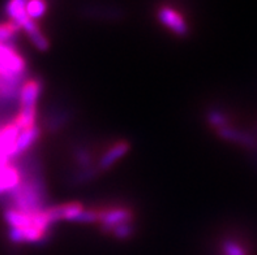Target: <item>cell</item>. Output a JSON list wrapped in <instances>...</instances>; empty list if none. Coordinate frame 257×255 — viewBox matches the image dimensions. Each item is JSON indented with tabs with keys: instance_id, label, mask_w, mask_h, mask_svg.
Listing matches in <instances>:
<instances>
[{
	"instance_id": "obj_1",
	"label": "cell",
	"mask_w": 257,
	"mask_h": 255,
	"mask_svg": "<svg viewBox=\"0 0 257 255\" xmlns=\"http://www.w3.org/2000/svg\"><path fill=\"white\" fill-rule=\"evenodd\" d=\"M13 204L19 211L23 212H39L43 211L45 204V189L42 184L36 178L21 180V184L11 193Z\"/></svg>"
},
{
	"instance_id": "obj_2",
	"label": "cell",
	"mask_w": 257,
	"mask_h": 255,
	"mask_svg": "<svg viewBox=\"0 0 257 255\" xmlns=\"http://www.w3.org/2000/svg\"><path fill=\"white\" fill-rule=\"evenodd\" d=\"M26 72L24 58L8 43H0V78L23 80Z\"/></svg>"
},
{
	"instance_id": "obj_3",
	"label": "cell",
	"mask_w": 257,
	"mask_h": 255,
	"mask_svg": "<svg viewBox=\"0 0 257 255\" xmlns=\"http://www.w3.org/2000/svg\"><path fill=\"white\" fill-rule=\"evenodd\" d=\"M99 213V221L104 230H112L123 224H130L132 221L134 213L132 211L124 207H112V208H103L98 210Z\"/></svg>"
},
{
	"instance_id": "obj_4",
	"label": "cell",
	"mask_w": 257,
	"mask_h": 255,
	"mask_svg": "<svg viewBox=\"0 0 257 255\" xmlns=\"http://www.w3.org/2000/svg\"><path fill=\"white\" fill-rule=\"evenodd\" d=\"M158 20L163 26H166L174 34L179 37H186L188 34V25H187L186 19L183 17L180 12L169 6H162L158 10Z\"/></svg>"
},
{
	"instance_id": "obj_5",
	"label": "cell",
	"mask_w": 257,
	"mask_h": 255,
	"mask_svg": "<svg viewBox=\"0 0 257 255\" xmlns=\"http://www.w3.org/2000/svg\"><path fill=\"white\" fill-rule=\"evenodd\" d=\"M39 94H41V82L38 80H29L24 82L19 94L20 110L37 108Z\"/></svg>"
},
{
	"instance_id": "obj_6",
	"label": "cell",
	"mask_w": 257,
	"mask_h": 255,
	"mask_svg": "<svg viewBox=\"0 0 257 255\" xmlns=\"http://www.w3.org/2000/svg\"><path fill=\"white\" fill-rule=\"evenodd\" d=\"M23 176L19 168L13 167L11 163H2L0 164V195L6 193H12L20 184Z\"/></svg>"
},
{
	"instance_id": "obj_7",
	"label": "cell",
	"mask_w": 257,
	"mask_h": 255,
	"mask_svg": "<svg viewBox=\"0 0 257 255\" xmlns=\"http://www.w3.org/2000/svg\"><path fill=\"white\" fill-rule=\"evenodd\" d=\"M128 151H130V143L125 142V141H119V142L114 143L101 156L99 162H98V168L101 171H106V169L111 168L115 163H117L121 158L127 155Z\"/></svg>"
},
{
	"instance_id": "obj_8",
	"label": "cell",
	"mask_w": 257,
	"mask_h": 255,
	"mask_svg": "<svg viewBox=\"0 0 257 255\" xmlns=\"http://www.w3.org/2000/svg\"><path fill=\"white\" fill-rule=\"evenodd\" d=\"M39 136H41V129L38 125L21 130L16 139V143H15V158L23 155L24 152L28 151L38 141Z\"/></svg>"
},
{
	"instance_id": "obj_9",
	"label": "cell",
	"mask_w": 257,
	"mask_h": 255,
	"mask_svg": "<svg viewBox=\"0 0 257 255\" xmlns=\"http://www.w3.org/2000/svg\"><path fill=\"white\" fill-rule=\"evenodd\" d=\"M25 6L26 2H24V0H13V2H10L6 6L7 15L10 16L11 21H13L16 25L20 26V29H21V25L25 23L26 20L30 19L26 15Z\"/></svg>"
},
{
	"instance_id": "obj_10",
	"label": "cell",
	"mask_w": 257,
	"mask_h": 255,
	"mask_svg": "<svg viewBox=\"0 0 257 255\" xmlns=\"http://www.w3.org/2000/svg\"><path fill=\"white\" fill-rule=\"evenodd\" d=\"M25 10L26 15L36 21L45 16V13L47 12V3L42 0H30V2H26Z\"/></svg>"
},
{
	"instance_id": "obj_11",
	"label": "cell",
	"mask_w": 257,
	"mask_h": 255,
	"mask_svg": "<svg viewBox=\"0 0 257 255\" xmlns=\"http://www.w3.org/2000/svg\"><path fill=\"white\" fill-rule=\"evenodd\" d=\"M218 134L221 137H223V138L228 139V141H234V142L244 143V145H252V143H253V139L249 138L247 134L232 129V128H230V126H226V128L219 129Z\"/></svg>"
},
{
	"instance_id": "obj_12",
	"label": "cell",
	"mask_w": 257,
	"mask_h": 255,
	"mask_svg": "<svg viewBox=\"0 0 257 255\" xmlns=\"http://www.w3.org/2000/svg\"><path fill=\"white\" fill-rule=\"evenodd\" d=\"M20 26L16 25L13 21H6L0 24V43H8L12 41L19 33Z\"/></svg>"
},
{
	"instance_id": "obj_13",
	"label": "cell",
	"mask_w": 257,
	"mask_h": 255,
	"mask_svg": "<svg viewBox=\"0 0 257 255\" xmlns=\"http://www.w3.org/2000/svg\"><path fill=\"white\" fill-rule=\"evenodd\" d=\"M222 254L223 255H248L247 250L236 241L227 239L222 243Z\"/></svg>"
},
{
	"instance_id": "obj_14",
	"label": "cell",
	"mask_w": 257,
	"mask_h": 255,
	"mask_svg": "<svg viewBox=\"0 0 257 255\" xmlns=\"http://www.w3.org/2000/svg\"><path fill=\"white\" fill-rule=\"evenodd\" d=\"M208 121L209 124L212 126H215L217 129H222V128H226L228 126V120L226 117V115H223L222 112L219 111L214 110V111H210L208 113Z\"/></svg>"
},
{
	"instance_id": "obj_15",
	"label": "cell",
	"mask_w": 257,
	"mask_h": 255,
	"mask_svg": "<svg viewBox=\"0 0 257 255\" xmlns=\"http://www.w3.org/2000/svg\"><path fill=\"white\" fill-rule=\"evenodd\" d=\"M111 233H112V234H114V236L119 239H128V238H131V236H132V234H134V228H132L131 223L123 224V225L115 228V229L112 230Z\"/></svg>"
}]
</instances>
